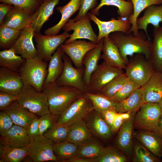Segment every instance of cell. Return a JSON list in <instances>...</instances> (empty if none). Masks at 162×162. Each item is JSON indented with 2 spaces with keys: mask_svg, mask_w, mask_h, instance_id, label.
I'll return each instance as SVG.
<instances>
[{
  "mask_svg": "<svg viewBox=\"0 0 162 162\" xmlns=\"http://www.w3.org/2000/svg\"><path fill=\"white\" fill-rule=\"evenodd\" d=\"M130 33L126 34L120 32L110 34L109 37L116 46L124 59L127 63L128 56L135 54L143 55L148 60L152 44L151 40L148 39L145 32H139L137 36Z\"/></svg>",
  "mask_w": 162,
  "mask_h": 162,
  "instance_id": "obj_1",
  "label": "cell"
},
{
  "mask_svg": "<svg viewBox=\"0 0 162 162\" xmlns=\"http://www.w3.org/2000/svg\"><path fill=\"white\" fill-rule=\"evenodd\" d=\"M42 92L47 96L50 112L56 115H60L84 93L74 87L55 82L44 84Z\"/></svg>",
  "mask_w": 162,
  "mask_h": 162,
  "instance_id": "obj_2",
  "label": "cell"
},
{
  "mask_svg": "<svg viewBox=\"0 0 162 162\" xmlns=\"http://www.w3.org/2000/svg\"><path fill=\"white\" fill-rule=\"evenodd\" d=\"M48 64L38 56L26 59L19 72L24 84L42 92L48 73Z\"/></svg>",
  "mask_w": 162,
  "mask_h": 162,
  "instance_id": "obj_3",
  "label": "cell"
},
{
  "mask_svg": "<svg viewBox=\"0 0 162 162\" xmlns=\"http://www.w3.org/2000/svg\"><path fill=\"white\" fill-rule=\"evenodd\" d=\"M17 96L18 104L35 114L41 116L50 112L46 94L32 86L24 84Z\"/></svg>",
  "mask_w": 162,
  "mask_h": 162,
  "instance_id": "obj_4",
  "label": "cell"
},
{
  "mask_svg": "<svg viewBox=\"0 0 162 162\" xmlns=\"http://www.w3.org/2000/svg\"><path fill=\"white\" fill-rule=\"evenodd\" d=\"M124 69L128 78L141 87L149 80L154 72L151 63L141 54L130 56Z\"/></svg>",
  "mask_w": 162,
  "mask_h": 162,
  "instance_id": "obj_5",
  "label": "cell"
},
{
  "mask_svg": "<svg viewBox=\"0 0 162 162\" xmlns=\"http://www.w3.org/2000/svg\"><path fill=\"white\" fill-rule=\"evenodd\" d=\"M94 110L91 101L84 93L60 115L56 124L68 127L77 121L86 119Z\"/></svg>",
  "mask_w": 162,
  "mask_h": 162,
  "instance_id": "obj_6",
  "label": "cell"
},
{
  "mask_svg": "<svg viewBox=\"0 0 162 162\" xmlns=\"http://www.w3.org/2000/svg\"><path fill=\"white\" fill-rule=\"evenodd\" d=\"M162 113L158 103L142 104L135 115L134 128L139 130L153 131Z\"/></svg>",
  "mask_w": 162,
  "mask_h": 162,
  "instance_id": "obj_7",
  "label": "cell"
},
{
  "mask_svg": "<svg viewBox=\"0 0 162 162\" xmlns=\"http://www.w3.org/2000/svg\"><path fill=\"white\" fill-rule=\"evenodd\" d=\"M64 62L63 71L55 82L59 85H66L77 88L84 93L89 92L88 86L83 80L85 67L77 68L73 66L72 61L65 53L63 56Z\"/></svg>",
  "mask_w": 162,
  "mask_h": 162,
  "instance_id": "obj_8",
  "label": "cell"
},
{
  "mask_svg": "<svg viewBox=\"0 0 162 162\" xmlns=\"http://www.w3.org/2000/svg\"><path fill=\"white\" fill-rule=\"evenodd\" d=\"M70 35L65 31L58 35H43L40 32H34L38 56L45 61H49L53 53Z\"/></svg>",
  "mask_w": 162,
  "mask_h": 162,
  "instance_id": "obj_9",
  "label": "cell"
},
{
  "mask_svg": "<svg viewBox=\"0 0 162 162\" xmlns=\"http://www.w3.org/2000/svg\"><path fill=\"white\" fill-rule=\"evenodd\" d=\"M124 73L123 69L110 65L104 61L98 64L91 76L88 86L89 92L98 93L113 79Z\"/></svg>",
  "mask_w": 162,
  "mask_h": 162,
  "instance_id": "obj_10",
  "label": "cell"
},
{
  "mask_svg": "<svg viewBox=\"0 0 162 162\" xmlns=\"http://www.w3.org/2000/svg\"><path fill=\"white\" fill-rule=\"evenodd\" d=\"M54 143L44 135H38L30 142L28 156L33 162H58L53 152Z\"/></svg>",
  "mask_w": 162,
  "mask_h": 162,
  "instance_id": "obj_11",
  "label": "cell"
},
{
  "mask_svg": "<svg viewBox=\"0 0 162 162\" xmlns=\"http://www.w3.org/2000/svg\"><path fill=\"white\" fill-rule=\"evenodd\" d=\"M90 20L87 14L75 22L72 21L71 19L69 20L62 28L64 31L68 32L73 30V32L64 44H67L78 39H84L97 44L98 36L92 28Z\"/></svg>",
  "mask_w": 162,
  "mask_h": 162,
  "instance_id": "obj_12",
  "label": "cell"
},
{
  "mask_svg": "<svg viewBox=\"0 0 162 162\" xmlns=\"http://www.w3.org/2000/svg\"><path fill=\"white\" fill-rule=\"evenodd\" d=\"M87 14L91 20L98 27V43L101 39L108 37L110 34L114 32H120L127 34L131 27V24L128 18H124L119 16L117 19L112 18L110 21H103L92 13L88 12Z\"/></svg>",
  "mask_w": 162,
  "mask_h": 162,
  "instance_id": "obj_13",
  "label": "cell"
},
{
  "mask_svg": "<svg viewBox=\"0 0 162 162\" xmlns=\"http://www.w3.org/2000/svg\"><path fill=\"white\" fill-rule=\"evenodd\" d=\"M98 46L91 41L75 40L67 44H62L60 46L62 50L70 58L77 68L82 67L83 58L89 51Z\"/></svg>",
  "mask_w": 162,
  "mask_h": 162,
  "instance_id": "obj_14",
  "label": "cell"
},
{
  "mask_svg": "<svg viewBox=\"0 0 162 162\" xmlns=\"http://www.w3.org/2000/svg\"><path fill=\"white\" fill-rule=\"evenodd\" d=\"M34 32L31 24H29L21 30L18 39L9 49L26 59L38 56L32 41Z\"/></svg>",
  "mask_w": 162,
  "mask_h": 162,
  "instance_id": "obj_15",
  "label": "cell"
},
{
  "mask_svg": "<svg viewBox=\"0 0 162 162\" xmlns=\"http://www.w3.org/2000/svg\"><path fill=\"white\" fill-rule=\"evenodd\" d=\"M137 111L133 112L130 117L121 126L119 129L116 141L117 147L130 159L132 158L133 153L132 138L134 121Z\"/></svg>",
  "mask_w": 162,
  "mask_h": 162,
  "instance_id": "obj_16",
  "label": "cell"
},
{
  "mask_svg": "<svg viewBox=\"0 0 162 162\" xmlns=\"http://www.w3.org/2000/svg\"><path fill=\"white\" fill-rule=\"evenodd\" d=\"M24 85L19 73L0 67V91L17 96Z\"/></svg>",
  "mask_w": 162,
  "mask_h": 162,
  "instance_id": "obj_17",
  "label": "cell"
},
{
  "mask_svg": "<svg viewBox=\"0 0 162 162\" xmlns=\"http://www.w3.org/2000/svg\"><path fill=\"white\" fill-rule=\"evenodd\" d=\"M141 88L143 98L142 104L158 103L162 98V74L154 71L149 80Z\"/></svg>",
  "mask_w": 162,
  "mask_h": 162,
  "instance_id": "obj_18",
  "label": "cell"
},
{
  "mask_svg": "<svg viewBox=\"0 0 162 162\" xmlns=\"http://www.w3.org/2000/svg\"><path fill=\"white\" fill-rule=\"evenodd\" d=\"M33 15L20 8L13 5L0 26L21 30L31 23Z\"/></svg>",
  "mask_w": 162,
  "mask_h": 162,
  "instance_id": "obj_19",
  "label": "cell"
},
{
  "mask_svg": "<svg viewBox=\"0 0 162 162\" xmlns=\"http://www.w3.org/2000/svg\"><path fill=\"white\" fill-rule=\"evenodd\" d=\"M86 119L87 125L93 135L105 141L110 138L112 134L110 127L100 113L94 110Z\"/></svg>",
  "mask_w": 162,
  "mask_h": 162,
  "instance_id": "obj_20",
  "label": "cell"
},
{
  "mask_svg": "<svg viewBox=\"0 0 162 162\" xmlns=\"http://www.w3.org/2000/svg\"><path fill=\"white\" fill-rule=\"evenodd\" d=\"M2 110L9 115L14 124L22 126L26 129L32 122L37 118L35 114L20 105L17 101Z\"/></svg>",
  "mask_w": 162,
  "mask_h": 162,
  "instance_id": "obj_21",
  "label": "cell"
},
{
  "mask_svg": "<svg viewBox=\"0 0 162 162\" xmlns=\"http://www.w3.org/2000/svg\"><path fill=\"white\" fill-rule=\"evenodd\" d=\"M160 23H162V4L148 7L144 10L142 16L136 21L138 30H143L149 40L151 39L147 30L148 25L151 24L154 27H158Z\"/></svg>",
  "mask_w": 162,
  "mask_h": 162,
  "instance_id": "obj_22",
  "label": "cell"
},
{
  "mask_svg": "<svg viewBox=\"0 0 162 162\" xmlns=\"http://www.w3.org/2000/svg\"><path fill=\"white\" fill-rule=\"evenodd\" d=\"M81 2V0H70L65 5L57 7L56 9L61 14V19L56 24L46 29L45 34L57 35L69 18L79 10Z\"/></svg>",
  "mask_w": 162,
  "mask_h": 162,
  "instance_id": "obj_23",
  "label": "cell"
},
{
  "mask_svg": "<svg viewBox=\"0 0 162 162\" xmlns=\"http://www.w3.org/2000/svg\"><path fill=\"white\" fill-rule=\"evenodd\" d=\"M0 141L11 147L18 148L28 146L30 142L26 129L16 124L14 125L4 136L1 137Z\"/></svg>",
  "mask_w": 162,
  "mask_h": 162,
  "instance_id": "obj_24",
  "label": "cell"
},
{
  "mask_svg": "<svg viewBox=\"0 0 162 162\" xmlns=\"http://www.w3.org/2000/svg\"><path fill=\"white\" fill-rule=\"evenodd\" d=\"M92 135L86 121L81 120L68 127L67 140L79 146L92 140Z\"/></svg>",
  "mask_w": 162,
  "mask_h": 162,
  "instance_id": "obj_25",
  "label": "cell"
},
{
  "mask_svg": "<svg viewBox=\"0 0 162 162\" xmlns=\"http://www.w3.org/2000/svg\"><path fill=\"white\" fill-rule=\"evenodd\" d=\"M104 38L99 41L97 47L90 50L86 54L82 59V64L85 67L83 80L88 86L91 76L98 66V62L100 59Z\"/></svg>",
  "mask_w": 162,
  "mask_h": 162,
  "instance_id": "obj_26",
  "label": "cell"
},
{
  "mask_svg": "<svg viewBox=\"0 0 162 162\" xmlns=\"http://www.w3.org/2000/svg\"><path fill=\"white\" fill-rule=\"evenodd\" d=\"M60 0H43L38 10L33 14L31 23L35 33L40 32L43 26L52 14L55 7Z\"/></svg>",
  "mask_w": 162,
  "mask_h": 162,
  "instance_id": "obj_27",
  "label": "cell"
},
{
  "mask_svg": "<svg viewBox=\"0 0 162 162\" xmlns=\"http://www.w3.org/2000/svg\"><path fill=\"white\" fill-rule=\"evenodd\" d=\"M102 52L100 59L110 65L125 69L127 63L109 36L104 38Z\"/></svg>",
  "mask_w": 162,
  "mask_h": 162,
  "instance_id": "obj_28",
  "label": "cell"
},
{
  "mask_svg": "<svg viewBox=\"0 0 162 162\" xmlns=\"http://www.w3.org/2000/svg\"><path fill=\"white\" fill-rule=\"evenodd\" d=\"M135 134L140 143L155 156L161 158L162 139L152 131L139 130Z\"/></svg>",
  "mask_w": 162,
  "mask_h": 162,
  "instance_id": "obj_29",
  "label": "cell"
},
{
  "mask_svg": "<svg viewBox=\"0 0 162 162\" xmlns=\"http://www.w3.org/2000/svg\"><path fill=\"white\" fill-rule=\"evenodd\" d=\"M150 56L148 60L154 71L161 72L162 68V26L154 27Z\"/></svg>",
  "mask_w": 162,
  "mask_h": 162,
  "instance_id": "obj_30",
  "label": "cell"
},
{
  "mask_svg": "<svg viewBox=\"0 0 162 162\" xmlns=\"http://www.w3.org/2000/svg\"><path fill=\"white\" fill-rule=\"evenodd\" d=\"M64 53L60 46L52 56L48 66V73L44 84L55 82L64 68L63 56Z\"/></svg>",
  "mask_w": 162,
  "mask_h": 162,
  "instance_id": "obj_31",
  "label": "cell"
},
{
  "mask_svg": "<svg viewBox=\"0 0 162 162\" xmlns=\"http://www.w3.org/2000/svg\"><path fill=\"white\" fill-rule=\"evenodd\" d=\"M28 146L22 148L11 147L0 142V162H20L28 156Z\"/></svg>",
  "mask_w": 162,
  "mask_h": 162,
  "instance_id": "obj_32",
  "label": "cell"
},
{
  "mask_svg": "<svg viewBox=\"0 0 162 162\" xmlns=\"http://www.w3.org/2000/svg\"><path fill=\"white\" fill-rule=\"evenodd\" d=\"M142 95L141 87L136 89L126 98L117 102L116 110L118 113L138 110L142 104Z\"/></svg>",
  "mask_w": 162,
  "mask_h": 162,
  "instance_id": "obj_33",
  "label": "cell"
},
{
  "mask_svg": "<svg viewBox=\"0 0 162 162\" xmlns=\"http://www.w3.org/2000/svg\"><path fill=\"white\" fill-rule=\"evenodd\" d=\"M131 2L133 7L132 14L128 18L131 24V28L127 34L132 32L134 36L139 34L136 21L140 13L147 7L152 5L162 4V0H128Z\"/></svg>",
  "mask_w": 162,
  "mask_h": 162,
  "instance_id": "obj_34",
  "label": "cell"
},
{
  "mask_svg": "<svg viewBox=\"0 0 162 162\" xmlns=\"http://www.w3.org/2000/svg\"><path fill=\"white\" fill-rule=\"evenodd\" d=\"M105 5L113 6L118 9L117 14L124 18H128L133 14V7L130 1L125 0H100V3L94 8L91 10V13L96 15H98L100 9Z\"/></svg>",
  "mask_w": 162,
  "mask_h": 162,
  "instance_id": "obj_35",
  "label": "cell"
},
{
  "mask_svg": "<svg viewBox=\"0 0 162 162\" xmlns=\"http://www.w3.org/2000/svg\"><path fill=\"white\" fill-rule=\"evenodd\" d=\"M26 59L17 55L11 49L0 51V66L19 72Z\"/></svg>",
  "mask_w": 162,
  "mask_h": 162,
  "instance_id": "obj_36",
  "label": "cell"
},
{
  "mask_svg": "<svg viewBox=\"0 0 162 162\" xmlns=\"http://www.w3.org/2000/svg\"><path fill=\"white\" fill-rule=\"evenodd\" d=\"M52 148L58 162H67L76 156L78 146L66 140L59 143H54Z\"/></svg>",
  "mask_w": 162,
  "mask_h": 162,
  "instance_id": "obj_37",
  "label": "cell"
},
{
  "mask_svg": "<svg viewBox=\"0 0 162 162\" xmlns=\"http://www.w3.org/2000/svg\"><path fill=\"white\" fill-rule=\"evenodd\" d=\"M94 162H127L130 158L117 147H104Z\"/></svg>",
  "mask_w": 162,
  "mask_h": 162,
  "instance_id": "obj_38",
  "label": "cell"
},
{
  "mask_svg": "<svg viewBox=\"0 0 162 162\" xmlns=\"http://www.w3.org/2000/svg\"><path fill=\"white\" fill-rule=\"evenodd\" d=\"M85 94L91 101L94 110L100 113L102 111L109 109L116 110L117 102L112 100L99 93L86 92Z\"/></svg>",
  "mask_w": 162,
  "mask_h": 162,
  "instance_id": "obj_39",
  "label": "cell"
},
{
  "mask_svg": "<svg viewBox=\"0 0 162 162\" xmlns=\"http://www.w3.org/2000/svg\"><path fill=\"white\" fill-rule=\"evenodd\" d=\"M131 158L134 162H160V158L155 156L140 142L133 144Z\"/></svg>",
  "mask_w": 162,
  "mask_h": 162,
  "instance_id": "obj_40",
  "label": "cell"
},
{
  "mask_svg": "<svg viewBox=\"0 0 162 162\" xmlns=\"http://www.w3.org/2000/svg\"><path fill=\"white\" fill-rule=\"evenodd\" d=\"M21 30L7 27L0 26V48L2 50L9 49L16 42Z\"/></svg>",
  "mask_w": 162,
  "mask_h": 162,
  "instance_id": "obj_41",
  "label": "cell"
},
{
  "mask_svg": "<svg viewBox=\"0 0 162 162\" xmlns=\"http://www.w3.org/2000/svg\"><path fill=\"white\" fill-rule=\"evenodd\" d=\"M103 147L98 142L92 140L78 146L76 157L86 158H94L98 157Z\"/></svg>",
  "mask_w": 162,
  "mask_h": 162,
  "instance_id": "obj_42",
  "label": "cell"
},
{
  "mask_svg": "<svg viewBox=\"0 0 162 162\" xmlns=\"http://www.w3.org/2000/svg\"><path fill=\"white\" fill-rule=\"evenodd\" d=\"M128 79L125 73L118 75L106 84L98 93L110 98L121 88Z\"/></svg>",
  "mask_w": 162,
  "mask_h": 162,
  "instance_id": "obj_43",
  "label": "cell"
},
{
  "mask_svg": "<svg viewBox=\"0 0 162 162\" xmlns=\"http://www.w3.org/2000/svg\"><path fill=\"white\" fill-rule=\"evenodd\" d=\"M68 127L55 124L44 135L54 143H59L67 140Z\"/></svg>",
  "mask_w": 162,
  "mask_h": 162,
  "instance_id": "obj_44",
  "label": "cell"
},
{
  "mask_svg": "<svg viewBox=\"0 0 162 162\" xmlns=\"http://www.w3.org/2000/svg\"><path fill=\"white\" fill-rule=\"evenodd\" d=\"M44 0H0V2L11 4L34 14Z\"/></svg>",
  "mask_w": 162,
  "mask_h": 162,
  "instance_id": "obj_45",
  "label": "cell"
},
{
  "mask_svg": "<svg viewBox=\"0 0 162 162\" xmlns=\"http://www.w3.org/2000/svg\"><path fill=\"white\" fill-rule=\"evenodd\" d=\"M141 87L140 85L128 79L121 88L109 98L116 102H121L128 97L136 89Z\"/></svg>",
  "mask_w": 162,
  "mask_h": 162,
  "instance_id": "obj_46",
  "label": "cell"
},
{
  "mask_svg": "<svg viewBox=\"0 0 162 162\" xmlns=\"http://www.w3.org/2000/svg\"><path fill=\"white\" fill-rule=\"evenodd\" d=\"M60 115L52 114L50 112L43 115L39 118V135H43L51 128L57 122Z\"/></svg>",
  "mask_w": 162,
  "mask_h": 162,
  "instance_id": "obj_47",
  "label": "cell"
},
{
  "mask_svg": "<svg viewBox=\"0 0 162 162\" xmlns=\"http://www.w3.org/2000/svg\"><path fill=\"white\" fill-rule=\"evenodd\" d=\"M97 3V0H81L78 13L74 19L71 20L74 22L79 20L86 14L89 10L94 8Z\"/></svg>",
  "mask_w": 162,
  "mask_h": 162,
  "instance_id": "obj_48",
  "label": "cell"
},
{
  "mask_svg": "<svg viewBox=\"0 0 162 162\" xmlns=\"http://www.w3.org/2000/svg\"><path fill=\"white\" fill-rule=\"evenodd\" d=\"M9 115L4 111L0 112V134L4 136L14 125Z\"/></svg>",
  "mask_w": 162,
  "mask_h": 162,
  "instance_id": "obj_49",
  "label": "cell"
},
{
  "mask_svg": "<svg viewBox=\"0 0 162 162\" xmlns=\"http://www.w3.org/2000/svg\"><path fill=\"white\" fill-rule=\"evenodd\" d=\"M17 96L0 91V109L1 110L7 107L13 102L17 101Z\"/></svg>",
  "mask_w": 162,
  "mask_h": 162,
  "instance_id": "obj_50",
  "label": "cell"
},
{
  "mask_svg": "<svg viewBox=\"0 0 162 162\" xmlns=\"http://www.w3.org/2000/svg\"><path fill=\"white\" fill-rule=\"evenodd\" d=\"M39 119L35 118L26 129L30 142L39 135Z\"/></svg>",
  "mask_w": 162,
  "mask_h": 162,
  "instance_id": "obj_51",
  "label": "cell"
},
{
  "mask_svg": "<svg viewBox=\"0 0 162 162\" xmlns=\"http://www.w3.org/2000/svg\"><path fill=\"white\" fill-rule=\"evenodd\" d=\"M117 113L116 111L113 109H107L100 113L102 118L110 127L112 126Z\"/></svg>",
  "mask_w": 162,
  "mask_h": 162,
  "instance_id": "obj_52",
  "label": "cell"
},
{
  "mask_svg": "<svg viewBox=\"0 0 162 162\" xmlns=\"http://www.w3.org/2000/svg\"><path fill=\"white\" fill-rule=\"evenodd\" d=\"M126 121L122 118L120 113H118L110 127L112 134L118 131Z\"/></svg>",
  "mask_w": 162,
  "mask_h": 162,
  "instance_id": "obj_53",
  "label": "cell"
},
{
  "mask_svg": "<svg viewBox=\"0 0 162 162\" xmlns=\"http://www.w3.org/2000/svg\"><path fill=\"white\" fill-rule=\"evenodd\" d=\"M13 5L4 2L0 4V26L1 25Z\"/></svg>",
  "mask_w": 162,
  "mask_h": 162,
  "instance_id": "obj_54",
  "label": "cell"
},
{
  "mask_svg": "<svg viewBox=\"0 0 162 162\" xmlns=\"http://www.w3.org/2000/svg\"><path fill=\"white\" fill-rule=\"evenodd\" d=\"M153 132L158 136L162 139V113L159 118L156 126Z\"/></svg>",
  "mask_w": 162,
  "mask_h": 162,
  "instance_id": "obj_55",
  "label": "cell"
},
{
  "mask_svg": "<svg viewBox=\"0 0 162 162\" xmlns=\"http://www.w3.org/2000/svg\"><path fill=\"white\" fill-rule=\"evenodd\" d=\"M67 162H94V158H86L75 157L69 160Z\"/></svg>",
  "mask_w": 162,
  "mask_h": 162,
  "instance_id": "obj_56",
  "label": "cell"
},
{
  "mask_svg": "<svg viewBox=\"0 0 162 162\" xmlns=\"http://www.w3.org/2000/svg\"><path fill=\"white\" fill-rule=\"evenodd\" d=\"M159 106L162 111V98L158 103Z\"/></svg>",
  "mask_w": 162,
  "mask_h": 162,
  "instance_id": "obj_57",
  "label": "cell"
},
{
  "mask_svg": "<svg viewBox=\"0 0 162 162\" xmlns=\"http://www.w3.org/2000/svg\"><path fill=\"white\" fill-rule=\"evenodd\" d=\"M161 72L162 74V69H161Z\"/></svg>",
  "mask_w": 162,
  "mask_h": 162,
  "instance_id": "obj_58",
  "label": "cell"
},
{
  "mask_svg": "<svg viewBox=\"0 0 162 162\" xmlns=\"http://www.w3.org/2000/svg\"></svg>",
  "mask_w": 162,
  "mask_h": 162,
  "instance_id": "obj_59",
  "label": "cell"
}]
</instances>
